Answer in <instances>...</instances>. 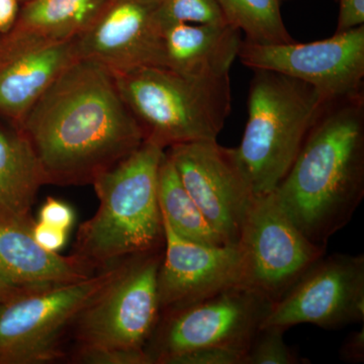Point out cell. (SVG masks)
<instances>
[{"instance_id":"d6986e66","label":"cell","mask_w":364,"mask_h":364,"mask_svg":"<svg viewBox=\"0 0 364 364\" xmlns=\"http://www.w3.org/2000/svg\"><path fill=\"white\" fill-rule=\"evenodd\" d=\"M112 0H28L23 2L14 32L39 39H75L102 16Z\"/></svg>"},{"instance_id":"f546056e","label":"cell","mask_w":364,"mask_h":364,"mask_svg":"<svg viewBox=\"0 0 364 364\" xmlns=\"http://www.w3.org/2000/svg\"><path fill=\"white\" fill-rule=\"evenodd\" d=\"M20 0H0V33L6 35L13 30L21 7Z\"/></svg>"},{"instance_id":"4316f807","label":"cell","mask_w":364,"mask_h":364,"mask_svg":"<svg viewBox=\"0 0 364 364\" xmlns=\"http://www.w3.org/2000/svg\"><path fill=\"white\" fill-rule=\"evenodd\" d=\"M32 233L35 240L43 248L52 252H58L61 250L65 246L67 238H68V232L65 230L39 221L33 223Z\"/></svg>"},{"instance_id":"e0dca14e","label":"cell","mask_w":364,"mask_h":364,"mask_svg":"<svg viewBox=\"0 0 364 364\" xmlns=\"http://www.w3.org/2000/svg\"><path fill=\"white\" fill-rule=\"evenodd\" d=\"M241 31L230 23H176L163 28L166 68L184 76L205 77L230 74L238 58Z\"/></svg>"},{"instance_id":"7c38bea8","label":"cell","mask_w":364,"mask_h":364,"mask_svg":"<svg viewBox=\"0 0 364 364\" xmlns=\"http://www.w3.org/2000/svg\"><path fill=\"white\" fill-rule=\"evenodd\" d=\"M165 152L210 226L228 245L237 246L255 196L236 148L200 141L171 146Z\"/></svg>"},{"instance_id":"cb8c5ba5","label":"cell","mask_w":364,"mask_h":364,"mask_svg":"<svg viewBox=\"0 0 364 364\" xmlns=\"http://www.w3.org/2000/svg\"><path fill=\"white\" fill-rule=\"evenodd\" d=\"M245 352L228 347H203L167 359L164 364H243Z\"/></svg>"},{"instance_id":"9c48e42d","label":"cell","mask_w":364,"mask_h":364,"mask_svg":"<svg viewBox=\"0 0 364 364\" xmlns=\"http://www.w3.org/2000/svg\"><path fill=\"white\" fill-rule=\"evenodd\" d=\"M237 247L241 256L240 286L273 301L326 254V246L314 243L296 226L273 193L254 198Z\"/></svg>"},{"instance_id":"83f0119b","label":"cell","mask_w":364,"mask_h":364,"mask_svg":"<svg viewBox=\"0 0 364 364\" xmlns=\"http://www.w3.org/2000/svg\"><path fill=\"white\" fill-rule=\"evenodd\" d=\"M364 25V0H339L336 32L341 33Z\"/></svg>"},{"instance_id":"603a6c76","label":"cell","mask_w":364,"mask_h":364,"mask_svg":"<svg viewBox=\"0 0 364 364\" xmlns=\"http://www.w3.org/2000/svg\"><path fill=\"white\" fill-rule=\"evenodd\" d=\"M286 331L275 326L260 328L245 352L243 364L310 363L287 346L284 338Z\"/></svg>"},{"instance_id":"277c9868","label":"cell","mask_w":364,"mask_h":364,"mask_svg":"<svg viewBox=\"0 0 364 364\" xmlns=\"http://www.w3.org/2000/svg\"><path fill=\"white\" fill-rule=\"evenodd\" d=\"M112 75L145 141L164 150L217 141L231 112L230 74L191 77L166 67H144Z\"/></svg>"},{"instance_id":"ac0fdd59","label":"cell","mask_w":364,"mask_h":364,"mask_svg":"<svg viewBox=\"0 0 364 364\" xmlns=\"http://www.w3.org/2000/svg\"><path fill=\"white\" fill-rule=\"evenodd\" d=\"M44 184L39 160L20 126L0 123V222H33L32 208Z\"/></svg>"},{"instance_id":"5b68a950","label":"cell","mask_w":364,"mask_h":364,"mask_svg":"<svg viewBox=\"0 0 364 364\" xmlns=\"http://www.w3.org/2000/svg\"><path fill=\"white\" fill-rule=\"evenodd\" d=\"M248 117L237 155L254 196L274 191L329 102L312 85L279 72L253 70Z\"/></svg>"},{"instance_id":"52a82bcc","label":"cell","mask_w":364,"mask_h":364,"mask_svg":"<svg viewBox=\"0 0 364 364\" xmlns=\"http://www.w3.org/2000/svg\"><path fill=\"white\" fill-rule=\"evenodd\" d=\"M161 248L128 258L116 279L74 323L77 351H145L161 310L158 270Z\"/></svg>"},{"instance_id":"ffe728a7","label":"cell","mask_w":364,"mask_h":364,"mask_svg":"<svg viewBox=\"0 0 364 364\" xmlns=\"http://www.w3.org/2000/svg\"><path fill=\"white\" fill-rule=\"evenodd\" d=\"M158 200L163 220L182 238L205 245H228L189 196L166 152L158 173Z\"/></svg>"},{"instance_id":"f1b7e54d","label":"cell","mask_w":364,"mask_h":364,"mask_svg":"<svg viewBox=\"0 0 364 364\" xmlns=\"http://www.w3.org/2000/svg\"><path fill=\"white\" fill-rule=\"evenodd\" d=\"M342 361L347 363H361L364 361V329L350 333L344 340L339 350Z\"/></svg>"},{"instance_id":"4dcf8cb0","label":"cell","mask_w":364,"mask_h":364,"mask_svg":"<svg viewBox=\"0 0 364 364\" xmlns=\"http://www.w3.org/2000/svg\"><path fill=\"white\" fill-rule=\"evenodd\" d=\"M11 296V294H9L4 291V289H0V299L6 298V296Z\"/></svg>"},{"instance_id":"30bf717a","label":"cell","mask_w":364,"mask_h":364,"mask_svg":"<svg viewBox=\"0 0 364 364\" xmlns=\"http://www.w3.org/2000/svg\"><path fill=\"white\" fill-rule=\"evenodd\" d=\"M363 320V254L334 253L318 258L273 303L262 327L313 324L337 330Z\"/></svg>"},{"instance_id":"d6a6232c","label":"cell","mask_w":364,"mask_h":364,"mask_svg":"<svg viewBox=\"0 0 364 364\" xmlns=\"http://www.w3.org/2000/svg\"><path fill=\"white\" fill-rule=\"evenodd\" d=\"M282 1H286V0H282Z\"/></svg>"},{"instance_id":"2e32d148","label":"cell","mask_w":364,"mask_h":364,"mask_svg":"<svg viewBox=\"0 0 364 364\" xmlns=\"http://www.w3.org/2000/svg\"><path fill=\"white\" fill-rule=\"evenodd\" d=\"M33 222H0V289L9 294L42 291L86 279L95 270L75 254L59 255L33 238Z\"/></svg>"},{"instance_id":"5bb4252c","label":"cell","mask_w":364,"mask_h":364,"mask_svg":"<svg viewBox=\"0 0 364 364\" xmlns=\"http://www.w3.org/2000/svg\"><path fill=\"white\" fill-rule=\"evenodd\" d=\"M163 229L164 249L157 277L161 315L240 286L241 256L237 246L189 241L164 220Z\"/></svg>"},{"instance_id":"7a4b0ae2","label":"cell","mask_w":364,"mask_h":364,"mask_svg":"<svg viewBox=\"0 0 364 364\" xmlns=\"http://www.w3.org/2000/svg\"><path fill=\"white\" fill-rule=\"evenodd\" d=\"M272 193L314 243L327 245L351 221L364 198V92L325 105Z\"/></svg>"},{"instance_id":"44dd1931","label":"cell","mask_w":364,"mask_h":364,"mask_svg":"<svg viewBox=\"0 0 364 364\" xmlns=\"http://www.w3.org/2000/svg\"><path fill=\"white\" fill-rule=\"evenodd\" d=\"M230 25L256 44L294 42L282 16V0H217Z\"/></svg>"},{"instance_id":"6da1fadb","label":"cell","mask_w":364,"mask_h":364,"mask_svg":"<svg viewBox=\"0 0 364 364\" xmlns=\"http://www.w3.org/2000/svg\"><path fill=\"white\" fill-rule=\"evenodd\" d=\"M18 126L46 182L56 186L92 183L145 141L112 72L83 59L55 79Z\"/></svg>"},{"instance_id":"8992f818","label":"cell","mask_w":364,"mask_h":364,"mask_svg":"<svg viewBox=\"0 0 364 364\" xmlns=\"http://www.w3.org/2000/svg\"><path fill=\"white\" fill-rule=\"evenodd\" d=\"M126 260L86 279L0 299V364H39L65 358L63 342L69 328L117 279Z\"/></svg>"},{"instance_id":"ba28073f","label":"cell","mask_w":364,"mask_h":364,"mask_svg":"<svg viewBox=\"0 0 364 364\" xmlns=\"http://www.w3.org/2000/svg\"><path fill=\"white\" fill-rule=\"evenodd\" d=\"M273 303L248 287H228L193 305L162 314L146 353L151 364H164L172 356L203 347L246 352Z\"/></svg>"},{"instance_id":"3957f363","label":"cell","mask_w":364,"mask_h":364,"mask_svg":"<svg viewBox=\"0 0 364 364\" xmlns=\"http://www.w3.org/2000/svg\"><path fill=\"white\" fill-rule=\"evenodd\" d=\"M165 150L144 141L92 181L97 210L79 228L75 254L93 269L163 247L158 173Z\"/></svg>"},{"instance_id":"d4e9b609","label":"cell","mask_w":364,"mask_h":364,"mask_svg":"<svg viewBox=\"0 0 364 364\" xmlns=\"http://www.w3.org/2000/svg\"><path fill=\"white\" fill-rule=\"evenodd\" d=\"M76 361L91 364H151L146 351H90L76 353Z\"/></svg>"},{"instance_id":"4fadbf2b","label":"cell","mask_w":364,"mask_h":364,"mask_svg":"<svg viewBox=\"0 0 364 364\" xmlns=\"http://www.w3.org/2000/svg\"><path fill=\"white\" fill-rule=\"evenodd\" d=\"M76 52L78 59L95 62L112 73L166 67L155 0H112L76 38Z\"/></svg>"},{"instance_id":"7402d4cb","label":"cell","mask_w":364,"mask_h":364,"mask_svg":"<svg viewBox=\"0 0 364 364\" xmlns=\"http://www.w3.org/2000/svg\"><path fill=\"white\" fill-rule=\"evenodd\" d=\"M155 6L163 28L176 23H229L217 0H155Z\"/></svg>"},{"instance_id":"484cf974","label":"cell","mask_w":364,"mask_h":364,"mask_svg":"<svg viewBox=\"0 0 364 364\" xmlns=\"http://www.w3.org/2000/svg\"><path fill=\"white\" fill-rule=\"evenodd\" d=\"M39 222L70 231L75 222V213L68 203L48 198L39 212Z\"/></svg>"},{"instance_id":"8fae6325","label":"cell","mask_w":364,"mask_h":364,"mask_svg":"<svg viewBox=\"0 0 364 364\" xmlns=\"http://www.w3.org/2000/svg\"><path fill=\"white\" fill-rule=\"evenodd\" d=\"M238 58L252 70L279 72L317 87L328 100L363 92L364 25L311 43L242 40Z\"/></svg>"},{"instance_id":"1f68e13d","label":"cell","mask_w":364,"mask_h":364,"mask_svg":"<svg viewBox=\"0 0 364 364\" xmlns=\"http://www.w3.org/2000/svg\"><path fill=\"white\" fill-rule=\"evenodd\" d=\"M21 4H23V2L28 1V0H20Z\"/></svg>"},{"instance_id":"9a60e30c","label":"cell","mask_w":364,"mask_h":364,"mask_svg":"<svg viewBox=\"0 0 364 364\" xmlns=\"http://www.w3.org/2000/svg\"><path fill=\"white\" fill-rule=\"evenodd\" d=\"M76 60V38L43 40L14 31L2 36L0 119L18 126L45 90Z\"/></svg>"}]
</instances>
